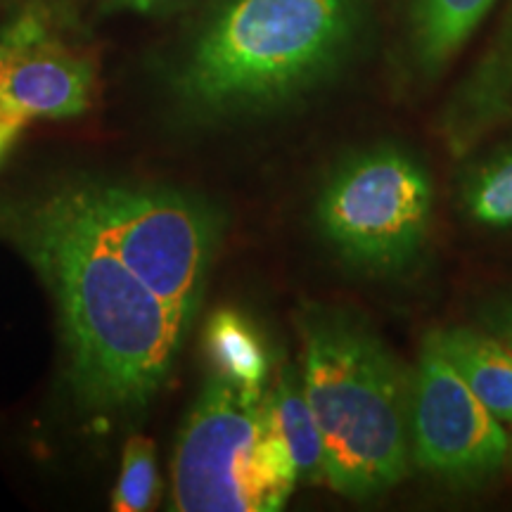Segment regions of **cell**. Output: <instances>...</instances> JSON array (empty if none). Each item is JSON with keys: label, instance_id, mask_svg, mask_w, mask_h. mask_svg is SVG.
I'll return each mask as SVG.
<instances>
[{"label": "cell", "instance_id": "11", "mask_svg": "<svg viewBox=\"0 0 512 512\" xmlns=\"http://www.w3.org/2000/svg\"><path fill=\"white\" fill-rule=\"evenodd\" d=\"M498 0H413L408 43L413 67L437 79L482 27Z\"/></svg>", "mask_w": 512, "mask_h": 512}, {"label": "cell", "instance_id": "7", "mask_svg": "<svg viewBox=\"0 0 512 512\" xmlns=\"http://www.w3.org/2000/svg\"><path fill=\"white\" fill-rule=\"evenodd\" d=\"M510 456L503 422L472 394L430 332L411 370V460L458 491L501 475Z\"/></svg>", "mask_w": 512, "mask_h": 512}, {"label": "cell", "instance_id": "1", "mask_svg": "<svg viewBox=\"0 0 512 512\" xmlns=\"http://www.w3.org/2000/svg\"><path fill=\"white\" fill-rule=\"evenodd\" d=\"M17 235L53 287L81 399L102 411L145 406L169 377L190 320L102 245L62 195L19 216Z\"/></svg>", "mask_w": 512, "mask_h": 512}, {"label": "cell", "instance_id": "5", "mask_svg": "<svg viewBox=\"0 0 512 512\" xmlns=\"http://www.w3.org/2000/svg\"><path fill=\"white\" fill-rule=\"evenodd\" d=\"M434 185L415 152L377 140L339 159L316 202V223L344 264L375 278L413 271L432 233Z\"/></svg>", "mask_w": 512, "mask_h": 512}, {"label": "cell", "instance_id": "12", "mask_svg": "<svg viewBox=\"0 0 512 512\" xmlns=\"http://www.w3.org/2000/svg\"><path fill=\"white\" fill-rule=\"evenodd\" d=\"M211 375L238 384L242 389L264 392L271 375V351L259 328L245 313L219 309L211 313L204 330Z\"/></svg>", "mask_w": 512, "mask_h": 512}, {"label": "cell", "instance_id": "8", "mask_svg": "<svg viewBox=\"0 0 512 512\" xmlns=\"http://www.w3.org/2000/svg\"><path fill=\"white\" fill-rule=\"evenodd\" d=\"M91 64L24 19L0 46V95L24 117H74L91 102Z\"/></svg>", "mask_w": 512, "mask_h": 512}, {"label": "cell", "instance_id": "17", "mask_svg": "<svg viewBox=\"0 0 512 512\" xmlns=\"http://www.w3.org/2000/svg\"><path fill=\"white\" fill-rule=\"evenodd\" d=\"M27 121L29 119L24 117L17 107H12L10 102L0 95V159L5 157L10 145L15 143V138L19 136V131H22Z\"/></svg>", "mask_w": 512, "mask_h": 512}, {"label": "cell", "instance_id": "2", "mask_svg": "<svg viewBox=\"0 0 512 512\" xmlns=\"http://www.w3.org/2000/svg\"><path fill=\"white\" fill-rule=\"evenodd\" d=\"M368 17V0H230L197 38L178 91L207 119L278 110L351 60Z\"/></svg>", "mask_w": 512, "mask_h": 512}, {"label": "cell", "instance_id": "15", "mask_svg": "<svg viewBox=\"0 0 512 512\" xmlns=\"http://www.w3.org/2000/svg\"><path fill=\"white\" fill-rule=\"evenodd\" d=\"M157 489L155 444L145 437H131L126 441L124 458H121V475L112 508L117 512H143L155 505Z\"/></svg>", "mask_w": 512, "mask_h": 512}, {"label": "cell", "instance_id": "18", "mask_svg": "<svg viewBox=\"0 0 512 512\" xmlns=\"http://www.w3.org/2000/svg\"><path fill=\"white\" fill-rule=\"evenodd\" d=\"M188 3V0H112V10H128L138 15H162V12H174L176 8Z\"/></svg>", "mask_w": 512, "mask_h": 512}, {"label": "cell", "instance_id": "9", "mask_svg": "<svg viewBox=\"0 0 512 512\" xmlns=\"http://www.w3.org/2000/svg\"><path fill=\"white\" fill-rule=\"evenodd\" d=\"M512 124V0L475 67L448 95L437 131L453 159H465L486 138Z\"/></svg>", "mask_w": 512, "mask_h": 512}, {"label": "cell", "instance_id": "16", "mask_svg": "<svg viewBox=\"0 0 512 512\" xmlns=\"http://www.w3.org/2000/svg\"><path fill=\"white\" fill-rule=\"evenodd\" d=\"M477 320L484 330L501 337L505 344L512 347V290L496 292L491 297H486L477 306Z\"/></svg>", "mask_w": 512, "mask_h": 512}, {"label": "cell", "instance_id": "3", "mask_svg": "<svg viewBox=\"0 0 512 512\" xmlns=\"http://www.w3.org/2000/svg\"><path fill=\"white\" fill-rule=\"evenodd\" d=\"M302 382L325 451V484L373 501L411 470V370L370 320L311 306L299 320Z\"/></svg>", "mask_w": 512, "mask_h": 512}, {"label": "cell", "instance_id": "10", "mask_svg": "<svg viewBox=\"0 0 512 512\" xmlns=\"http://www.w3.org/2000/svg\"><path fill=\"white\" fill-rule=\"evenodd\" d=\"M472 394L505 425H512V347L489 330L453 325L432 330Z\"/></svg>", "mask_w": 512, "mask_h": 512}, {"label": "cell", "instance_id": "14", "mask_svg": "<svg viewBox=\"0 0 512 512\" xmlns=\"http://www.w3.org/2000/svg\"><path fill=\"white\" fill-rule=\"evenodd\" d=\"M458 202L475 226L512 230V140L467 166L460 176Z\"/></svg>", "mask_w": 512, "mask_h": 512}, {"label": "cell", "instance_id": "4", "mask_svg": "<svg viewBox=\"0 0 512 512\" xmlns=\"http://www.w3.org/2000/svg\"><path fill=\"white\" fill-rule=\"evenodd\" d=\"M297 482L268 389L254 392L209 375L178 437L174 510L273 512L285 508Z\"/></svg>", "mask_w": 512, "mask_h": 512}, {"label": "cell", "instance_id": "13", "mask_svg": "<svg viewBox=\"0 0 512 512\" xmlns=\"http://www.w3.org/2000/svg\"><path fill=\"white\" fill-rule=\"evenodd\" d=\"M268 406L275 432L290 453L299 482H325L323 437L304 394L302 373L290 363L278 370L273 387L268 389Z\"/></svg>", "mask_w": 512, "mask_h": 512}, {"label": "cell", "instance_id": "19", "mask_svg": "<svg viewBox=\"0 0 512 512\" xmlns=\"http://www.w3.org/2000/svg\"><path fill=\"white\" fill-rule=\"evenodd\" d=\"M510 456H512V439H510Z\"/></svg>", "mask_w": 512, "mask_h": 512}, {"label": "cell", "instance_id": "6", "mask_svg": "<svg viewBox=\"0 0 512 512\" xmlns=\"http://www.w3.org/2000/svg\"><path fill=\"white\" fill-rule=\"evenodd\" d=\"M60 195L102 245L192 323L223 230L207 202L126 185H83Z\"/></svg>", "mask_w": 512, "mask_h": 512}]
</instances>
